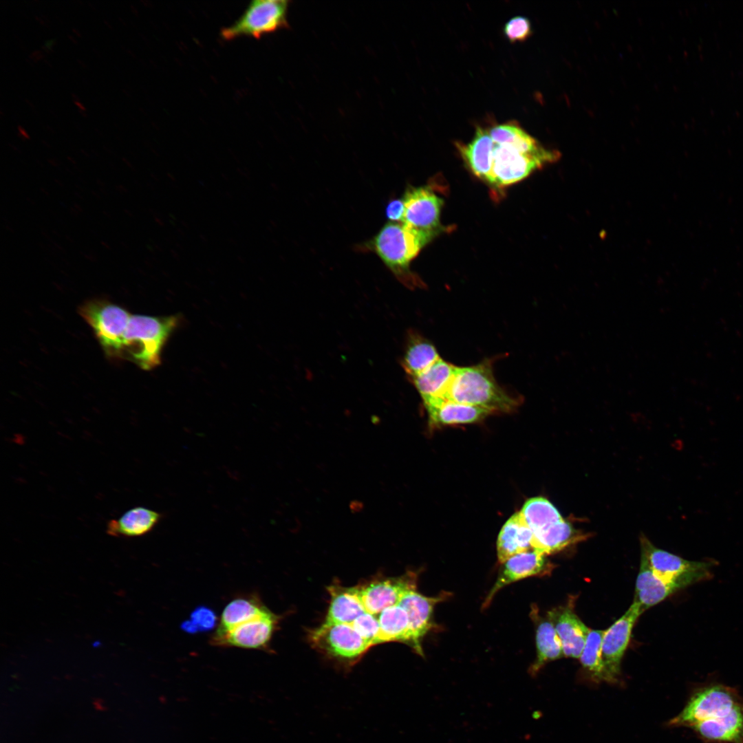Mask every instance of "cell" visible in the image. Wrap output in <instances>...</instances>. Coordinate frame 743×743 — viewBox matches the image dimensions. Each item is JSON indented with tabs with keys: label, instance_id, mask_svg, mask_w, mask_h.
<instances>
[{
	"label": "cell",
	"instance_id": "1",
	"mask_svg": "<svg viewBox=\"0 0 743 743\" xmlns=\"http://www.w3.org/2000/svg\"><path fill=\"white\" fill-rule=\"evenodd\" d=\"M79 314L92 328L105 354L149 370L160 363L163 347L177 325L175 316L133 314L105 299H91Z\"/></svg>",
	"mask_w": 743,
	"mask_h": 743
},
{
	"label": "cell",
	"instance_id": "2",
	"mask_svg": "<svg viewBox=\"0 0 743 743\" xmlns=\"http://www.w3.org/2000/svg\"><path fill=\"white\" fill-rule=\"evenodd\" d=\"M444 399L479 407L493 413L511 412L519 400L501 387L495 378L492 362L486 359L467 367H456Z\"/></svg>",
	"mask_w": 743,
	"mask_h": 743
},
{
	"label": "cell",
	"instance_id": "3",
	"mask_svg": "<svg viewBox=\"0 0 743 743\" xmlns=\"http://www.w3.org/2000/svg\"><path fill=\"white\" fill-rule=\"evenodd\" d=\"M374 252L394 275L408 287L422 286L410 271L409 263L426 244L411 228L400 222H388L374 238Z\"/></svg>",
	"mask_w": 743,
	"mask_h": 743
},
{
	"label": "cell",
	"instance_id": "4",
	"mask_svg": "<svg viewBox=\"0 0 743 743\" xmlns=\"http://www.w3.org/2000/svg\"><path fill=\"white\" fill-rule=\"evenodd\" d=\"M641 558L658 577L682 589L712 576L711 561L685 559L654 546L644 535L640 538Z\"/></svg>",
	"mask_w": 743,
	"mask_h": 743
},
{
	"label": "cell",
	"instance_id": "5",
	"mask_svg": "<svg viewBox=\"0 0 743 743\" xmlns=\"http://www.w3.org/2000/svg\"><path fill=\"white\" fill-rule=\"evenodd\" d=\"M288 3L285 0L252 1L234 23L222 29L220 36L226 41L240 36L259 39L284 28L288 25Z\"/></svg>",
	"mask_w": 743,
	"mask_h": 743
},
{
	"label": "cell",
	"instance_id": "6",
	"mask_svg": "<svg viewBox=\"0 0 743 743\" xmlns=\"http://www.w3.org/2000/svg\"><path fill=\"white\" fill-rule=\"evenodd\" d=\"M402 199L405 213L402 223L415 231L427 244L441 230L440 216L443 200L429 187L411 188Z\"/></svg>",
	"mask_w": 743,
	"mask_h": 743
},
{
	"label": "cell",
	"instance_id": "7",
	"mask_svg": "<svg viewBox=\"0 0 743 743\" xmlns=\"http://www.w3.org/2000/svg\"><path fill=\"white\" fill-rule=\"evenodd\" d=\"M558 158L523 153L509 144H495L492 169L488 182L497 186L513 184Z\"/></svg>",
	"mask_w": 743,
	"mask_h": 743
},
{
	"label": "cell",
	"instance_id": "8",
	"mask_svg": "<svg viewBox=\"0 0 743 743\" xmlns=\"http://www.w3.org/2000/svg\"><path fill=\"white\" fill-rule=\"evenodd\" d=\"M315 647L343 663L352 664L371 647L350 624L325 623L310 633Z\"/></svg>",
	"mask_w": 743,
	"mask_h": 743
},
{
	"label": "cell",
	"instance_id": "9",
	"mask_svg": "<svg viewBox=\"0 0 743 743\" xmlns=\"http://www.w3.org/2000/svg\"><path fill=\"white\" fill-rule=\"evenodd\" d=\"M737 704L732 689L720 685L709 687L696 693L671 724L693 726L702 721L724 715Z\"/></svg>",
	"mask_w": 743,
	"mask_h": 743
},
{
	"label": "cell",
	"instance_id": "10",
	"mask_svg": "<svg viewBox=\"0 0 743 743\" xmlns=\"http://www.w3.org/2000/svg\"><path fill=\"white\" fill-rule=\"evenodd\" d=\"M278 622L268 608L259 615L224 632H215L211 643L219 647L263 649L270 643Z\"/></svg>",
	"mask_w": 743,
	"mask_h": 743
},
{
	"label": "cell",
	"instance_id": "11",
	"mask_svg": "<svg viewBox=\"0 0 743 743\" xmlns=\"http://www.w3.org/2000/svg\"><path fill=\"white\" fill-rule=\"evenodd\" d=\"M642 613L640 606L633 602L627 612L605 629L601 646L602 659L611 682L620 672L621 660L628 646L633 627Z\"/></svg>",
	"mask_w": 743,
	"mask_h": 743
},
{
	"label": "cell",
	"instance_id": "12",
	"mask_svg": "<svg viewBox=\"0 0 743 743\" xmlns=\"http://www.w3.org/2000/svg\"><path fill=\"white\" fill-rule=\"evenodd\" d=\"M417 576L409 572L395 578L378 579L358 588L367 612L379 614L385 608L398 604L402 596L416 588Z\"/></svg>",
	"mask_w": 743,
	"mask_h": 743
},
{
	"label": "cell",
	"instance_id": "13",
	"mask_svg": "<svg viewBox=\"0 0 743 743\" xmlns=\"http://www.w3.org/2000/svg\"><path fill=\"white\" fill-rule=\"evenodd\" d=\"M497 581L489 592L483 604L486 607L495 594L504 586L533 576H541L550 573L552 567L546 556L535 550H530L515 554L504 563Z\"/></svg>",
	"mask_w": 743,
	"mask_h": 743
},
{
	"label": "cell",
	"instance_id": "14",
	"mask_svg": "<svg viewBox=\"0 0 743 743\" xmlns=\"http://www.w3.org/2000/svg\"><path fill=\"white\" fill-rule=\"evenodd\" d=\"M443 595L428 597L414 590L407 592L398 603L409 617L410 646L420 655L423 654L420 640L434 627L432 621L433 608L444 599Z\"/></svg>",
	"mask_w": 743,
	"mask_h": 743
},
{
	"label": "cell",
	"instance_id": "15",
	"mask_svg": "<svg viewBox=\"0 0 743 743\" xmlns=\"http://www.w3.org/2000/svg\"><path fill=\"white\" fill-rule=\"evenodd\" d=\"M561 642L563 656L579 658L590 629L567 607L549 613Z\"/></svg>",
	"mask_w": 743,
	"mask_h": 743
},
{
	"label": "cell",
	"instance_id": "16",
	"mask_svg": "<svg viewBox=\"0 0 743 743\" xmlns=\"http://www.w3.org/2000/svg\"><path fill=\"white\" fill-rule=\"evenodd\" d=\"M424 405L430 423L433 425L473 423L493 413L486 409L442 398L431 400Z\"/></svg>",
	"mask_w": 743,
	"mask_h": 743
},
{
	"label": "cell",
	"instance_id": "17",
	"mask_svg": "<svg viewBox=\"0 0 743 743\" xmlns=\"http://www.w3.org/2000/svg\"><path fill=\"white\" fill-rule=\"evenodd\" d=\"M455 145L474 175L488 182L495 147L489 131L478 126L471 142L467 144L456 142Z\"/></svg>",
	"mask_w": 743,
	"mask_h": 743
},
{
	"label": "cell",
	"instance_id": "18",
	"mask_svg": "<svg viewBox=\"0 0 743 743\" xmlns=\"http://www.w3.org/2000/svg\"><path fill=\"white\" fill-rule=\"evenodd\" d=\"M532 537V530L519 512L515 513L504 524L497 538V552L499 562L504 563L515 554L533 550Z\"/></svg>",
	"mask_w": 743,
	"mask_h": 743
},
{
	"label": "cell",
	"instance_id": "19",
	"mask_svg": "<svg viewBox=\"0 0 743 743\" xmlns=\"http://www.w3.org/2000/svg\"><path fill=\"white\" fill-rule=\"evenodd\" d=\"M455 369L456 366L440 358L424 372L410 379L423 403L435 399H444Z\"/></svg>",
	"mask_w": 743,
	"mask_h": 743
},
{
	"label": "cell",
	"instance_id": "20",
	"mask_svg": "<svg viewBox=\"0 0 743 743\" xmlns=\"http://www.w3.org/2000/svg\"><path fill=\"white\" fill-rule=\"evenodd\" d=\"M161 513L144 506L133 507L119 518L111 519L106 532L114 537H135L151 532L162 519Z\"/></svg>",
	"mask_w": 743,
	"mask_h": 743
},
{
	"label": "cell",
	"instance_id": "21",
	"mask_svg": "<svg viewBox=\"0 0 743 743\" xmlns=\"http://www.w3.org/2000/svg\"><path fill=\"white\" fill-rule=\"evenodd\" d=\"M678 590L680 589L676 584L655 575L646 561L641 558L633 602L640 606L642 612L663 601Z\"/></svg>",
	"mask_w": 743,
	"mask_h": 743
},
{
	"label": "cell",
	"instance_id": "22",
	"mask_svg": "<svg viewBox=\"0 0 743 743\" xmlns=\"http://www.w3.org/2000/svg\"><path fill=\"white\" fill-rule=\"evenodd\" d=\"M331 596L325 623L351 624L366 612L358 588H344L334 585L328 588Z\"/></svg>",
	"mask_w": 743,
	"mask_h": 743
},
{
	"label": "cell",
	"instance_id": "23",
	"mask_svg": "<svg viewBox=\"0 0 743 743\" xmlns=\"http://www.w3.org/2000/svg\"><path fill=\"white\" fill-rule=\"evenodd\" d=\"M692 727L709 740L739 741L743 737V709L738 704L729 713L702 721Z\"/></svg>",
	"mask_w": 743,
	"mask_h": 743
},
{
	"label": "cell",
	"instance_id": "24",
	"mask_svg": "<svg viewBox=\"0 0 743 743\" xmlns=\"http://www.w3.org/2000/svg\"><path fill=\"white\" fill-rule=\"evenodd\" d=\"M584 539V535L563 519L533 533L532 547L546 556Z\"/></svg>",
	"mask_w": 743,
	"mask_h": 743
},
{
	"label": "cell",
	"instance_id": "25",
	"mask_svg": "<svg viewBox=\"0 0 743 743\" xmlns=\"http://www.w3.org/2000/svg\"><path fill=\"white\" fill-rule=\"evenodd\" d=\"M440 358L435 345L416 332H411L402 360V367L409 379L429 368Z\"/></svg>",
	"mask_w": 743,
	"mask_h": 743
},
{
	"label": "cell",
	"instance_id": "26",
	"mask_svg": "<svg viewBox=\"0 0 743 743\" xmlns=\"http://www.w3.org/2000/svg\"><path fill=\"white\" fill-rule=\"evenodd\" d=\"M537 657L528 669V673L535 676L548 662L561 658L563 656L560 638L552 620L539 619L536 629Z\"/></svg>",
	"mask_w": 743,
	"mask_h": 743
},
{
	"label": "cell",
	"instance_id": "27",
	"mask_svg": "<svg viewBox=\"0 0 743 743\" xmlns=\"http://www.w3.org/2000/svg\"><path fill=\"white\" fill-rule=\"evenodd\" d=\"M266 609L267 607L257 596L237 597L225 606L215 632L220 633L229 630L259 615Z\"/></svg>",
	"mask_w": 743,
	"mask_h": 743
},
{
	"label": "cell",
	"instance_id": "28",
	"mask_svg": "<svg viewBox=\"0 0 743 743\" xmlns=\"http://www.w3.org/2000/svg\"><path fill=\"white\" fill-rule=\"evenodd\" d=\"M380 634L378 644L389 641H399L410 645L409 617L406 611L398 604L383 610L378 617Z\"/></svg>",
	"mask_w": 743,
	"mask_h": 743
},
{
	"label": "cell",
	"instance_id": "29",
	"mask_svg": "<svg viewBox=\"0 0 743 743\" xmlns=\"http://www.w3.org/2000/svg\"><path fill=\"white\" fill-rule=\"evenodd\" d=\"M519 513L532 533L563 519L555 506L542 497H535L527 500Z\"/></svg>",
	"mask_w": 743,
	"mask_h": 743
},
{
	"label": "cell",
	"instance_id": "30",
	"mask_svg": "<svg viewBox=\"0 0 743 743\" xmlns=\"http://www.w3.org/2000/svg\"><path fill=\"white\" fill-rule=\"evenodd\" d=\"M605 632V630L590 629L579 659L593 677L611 682L602 659L601 646Z\"/></svg>",
	"mask_w": 743,
	"mask_h": 743
},
{
	"label": "cell",
	"instance_id": "31",
	"mask_svg": "<svg viewBox=\"0 0 743 743\" xmlns=\"http://www.w3.org/2000/svg\"><path fill=\"white\" fill-rule=\"evenodd\" d=\"M350 625L372 646L378 644L380 624L376 615L365 612L356 618Z\"/></svg>",
	"mask_w": 743,
	"mask_h": 743
},
{
	"label": "cell",
	"instance_id": "32",
	"mask_svg": "<svg viewBox=\"0 0 743 743\" xmlns=\"http://www.w3.org/2000/svg\"><path fill=\"white\" fill-rule=\"evenodd\" d=\"M506 38L511 43L522 42L532 34L530 20L523 16H516L510 19L503 28Z\"/></svg>",
	"mask_w": 743,
	"mask_h": 743
},
{
	"label": "cell",
	"instance_id": "33",
	"mask_svg": "<svg viewBox=\"0 0 743 743\" xmlns=\"http://www.w3.org/2000/svg\"><path fill=\"white\" fill-rule=\"evenodd\" d=\"M405 213L403 199H394L390 201L386 207L387 217L391 222L402 223Z\"/></svg>",
	"mask_w": 743,
	"mask_h": 743
},
{
	"label": "cell",
	"instance_id": "34",
	"mask_svg": "<svg viewBox=\"0 0 743 743\" xmlns=\"http://www.w3.org/2000/svg\"><path fill=\"white\" fill-rule=\"evenodd\" d=\"M28 58L33 62H38L45 58V54L41 50H35L29 54Z\"/></svg>",
	"mask_w": 743,
	"mask_h": 743
},
{
	"label": "cell",
	"instance_id": "35",
	"mask_svg": "<svg viewBox=\"0 0 743 743\" xmlns=\"http://www.w3.org/2000/svg\"><path fill=\"white\" fill-rule=\"evenodd\" d=\"M55 43H56V39H50V40H47V41H45V43H44V45H45V46H46V47H47L48 49H50V50L52 51V52H54V50H53V46H54V45H55Z\"/></svg>",
	"mask_w": 743,
	"mask_h": 743
},
{
	"label": "cell",
	"instance_id": "36",
	"mask_svg": "<svg viewBox=\"0 0 743 743\" xmlns=\"http://www.w3.org/2000/svg\"><path fill=\"white\" fill-rule=\"evenodd\" d=\"M17 129H18L19 133L20 134H21L23 136H24L26 139L30 138V137H29L28 134L27 133V132L25 131V130L21 125H17Z\"/></svg>",
	"mask_w": 743,
	"mask_h": 743
},
{
	"label": "cell",
	"instance_id": "37",
	"mask_svg": "<svg viewBox=\"0 0 743 743\" xmlns=\"http://www.w3.org/2000/svg\"><path fill=\"white\" fill-rule=\"evenodd\" d=\"M34 18H35V19H36V20L37 21H39V23H41V25H44V26H45V27H47V28H48V27H49V25H48V24H47V23H46V22H45V21H44V20H43V19H42V18L41 17H39V16H36V15H35V16H34Z\"/></svg>",
	"mask_w": 743,
	"mask_h": 743
},
{
	"label": "cell",
	"instance_id": "38",
	"mask_svg": "<svg viewBox=\"0 0 743 743\" xmlns=\"http://www.w3.org/2000/svg\"><path fill=\"white\" fill-rule=\"evenodd\" d=\"M74 104L78 107V109L86 110V108L79 100H73Z\"/></svg>",
	"mask_w": 743,
	"mask_h": 743
},
{
	"label": "cell",
	"instance_id": "39",
	"mask_svg": "<svg viewBox=\"0 0 743 743\" xmlns=\"http://www.w3.org/2000/svg\"><path fill=\"white\" fill-rule=\"evenodd\" d=\"M41 48L45 53L50 54V53L52 52V51L50 49H48L44 44L41 46Z\"/></svg>",
	"mask_w": 743,
	"mask_h": 743
},
{
	"label": "cell",
	"instance_id": "40",
	"mask_svg": "<svg viewBox=\"0 0 743 743\" xmlns=\"http://www.w3.org/2000/svg\"><path fill=\"white\" fill-rule=\"evenodd\" d=\"M67 37H68V39H69V40H70V41H72V43H74V44H77V43H78V41H77V40H76V39H75V38H74V36H73L72 35H71V34H67Z\"/></svg>",
	"mask_w": 743,
	"mask_h": 743
},
{
	"label": "cell",
	"instance_id": "41",
	"mask_svg": "<svg viewBox=\"0 0 743 743\" xmlns=\"http://www.w3.org/2000/svg\"><path fill=\"white\" fill-rule=\"evenodd\" d=\"M72 32H73L74 33H75V34H76V35H77L78 36H81V34H80V31H79V30H78V29H76V28L75 27H72Z\"/></svg>",
	"mask_w": 743,
	"mask_h": 743
},
{
	"label": "cell",
	"instance_id": "42",
	"mask_svg": "<svg viewBox=\"0 0 743 743\" xmlns=\"http://www.w3.org/2000/svg\"><path fill=\"white\" fill-rule=\"evenodd\" d=\"M25 101L28 105H29V106L33 109V111L35 110L34 105L28 98H25Z\"/></svg>",
	"mask_w": 743,
	"mask_h": 743
},
{
	"label": "cell",
	"instance_id": "43",
	"mask_svg": "<svg viewBox=\"0 0 743 743\" xmlns=\"http://www.w3.org/2000/svg\"><path fill=\"white\" fill-rule=\"evenodd\" d=\"M40 17H41V18H42V19H43V20H44V21H45V22L47 23H50V19H48V17H47V16H46L45 14H41Z\"/></svg>",
	"mask_w": 743,
	"mask_h": 743
},
{
	"label": "cell",
	"instance_id": "44",
	"mask_svg": "<svg viewBox=\"0 0 743 743\" xmlns=\"http://www.w3.org/2000/svg\"><path fill=\"white\" fill-rule=\"evenodd\" d=\"M76 61H77V62L78 63V64H80V65H81V66H82L83 67H85V68H86V67H87V65H85V63H84V62H83V61H81L80 59H79V58H77V59H76Z\"/></svg>",
	"mask_w": 743,
	"mask_h": 743
},
{
	"label": "cell",
	"instance_id": "45",
	"mask_svg": "<svg viewBox=\"0 0 743 743\" xmlns=\"http://www.w3.org/2000/svg\"><path fill=\"white\" fill-rule=\"evenodd\" d=\"M91 49L97 54V56H98L100 57L101 56L100 52L96 48H95L94 47H92Z\"/></svg>",
	"mask_w": 743,
	"mask_h": 743
},
{
	"label": "cell",
	"instance_id": "46",
	"mask_svg": "<svg viewBox=\"0 0 743 743\" xmlns=\"http://www.w3.org/2000/svg\"><path fill=\"white\" fill-rule=\"evenodd\" d=\"M71 96L73 98V100H79V98L76 94L71 93Z\"/></svg>",
	"mask_w": 743,
	"mask_h": 743
},
{
	"label": "cell",
	"instance_id": "47",
	"mask_svg": "<svg viewBox=\"0 0 743 743\" xmlns=\"http://www.w3.org/2000/svg\"><path fill=\"white\" fill-rule=\"evenodd\" d=\"M103 22H104V23H105V25H107V26L108 28H111V29L112 28V25H111V24L110 23V22H109L108 21H107V20H105H105H103Z\"/></svg>",
	"mask_w": 743,
	"mask_h": 743
},
{
	"label": "cell",
	"instance_id": "48",
	"mask_svg": "<svg viewBox=\"0 0 743 743\" xmlns=\"http://www.w3.org/2000/svg\"><path fill=\"white\" fill-rule=\"evenodd\" d=\"M78 112H79V113H80V114H81V115H82V116H83V117H85V118H87V114L85 113V111L84 110L78 109Z\"/></svg>",
	"mask_w": 743,
	"mask_h": 743
},
{
	"label": "cell",
	"instance_id": "49",
	"mask_svg": "<svg viewBox=\"0 0 743 743\" xmlns=\"http://www.w3.org/2000/svg\"><path fill=\"white\" fill-rule=\"evenodd\" d=\"M87 3L93 10H96V8L95 5L93 3H91L90 1H87Z\"/></svg>",
	"mask_w": 743,
	"mask_h": 743
},
{
	"label": "cell",
	"instance_id": "50",
	"mask_svg": "<svg viewBox=\"0 0 743 743\" xmlns=\"http://www.w3.org/2000/svg\"><path fill=\"white\" fill-rule=\"evenodd\" d=\"M118 19L124 25L127 26V23L125 22V21L122 17L118 16Z\"/></svg>",
	"mask_w": 743,
	"mask_h": 743
},
{
	"label": "cell",
	"instance_id": "51",
	"mask_svg": "<svg viewBox=\"0 0 743 743\" xmlns=\"http://www.w3.org/2000/svg\"><path fill=\"white\" fill-rule=\"evenodd\" d=\"M43 61H44V62H45V63H46V64L47 65H49L50 67H52V64H51V63H50V61H48L47 59H46L45 58H44L43 59Z\"/></svg>",
	"mask_w": 743,
	"mask_h": 743
},
{
	"label": "cell",
	"instance_id": "52",
	"mask_svg": "<svg viewBox=\"0 0 743 743\" xmlns=\"http://www.w3.org/2000/svg\"><path fill=\"white\" fill-rule=\"evenodd\" d=\"M121 90H122V92H123V93H124V94H125V95H127V96H130V95L129 94V92H128V91H127V89H126V88H122V89H121Z\"/></svg>",
	"mask_w": 743,
	"mask_h": 743
},
{
	"label": "cell",
	"instance_id": "53",
	"mask_svg": "<svg viewBox=\"0 0 743 743\" xmlns=\"http://www.w3.org/2000/svg\"><path fill=\"white\" fill-rule=\"evenodd\" d=\"M19 47H21V49H22L23 50H25V49H26V48H25V46H24V45H23V43H21V42H19Z\"/></svg>",
	"mask_w": 743,
	"mask_h": 743
},
{
	"label": "cell",
	"instance_id": "54",
	"mask_svg": "<svg viewBox=\"0 0 743 743\" xmlns=\"http://www.w3.org/2000/svg\"><path fill=\"white\" fill-rule=\"evenodd\" d=\"M49 111H50V113H51V114H52V115H54V116H56V117L57 118V115H56V112H54V110H52V109H49Z\"/></svg>",
	"mask_w": 743,
	"mask_h": 743
},
{
	"label": "cell",
	"instance_id": "55",
	"mask_svg": "<svg viewBox=\"0 0 743 743\" xmlns=\"http://www.w3.org/2000/svg\"><path fill=\"white\" fill-rule=\"evenodd\" d=\"M130 8H131V9L132 10V11H133V12H134L135 14H137L136 10V9H135V8H134V7L133 6V5H130Z\"/></svg>",
	"mask_w": 743,
	"mask_h": 743
},
{
	"label": "cell",
	"instance_id": "56",
	"mask_svg": "<svg viewBox=\"0 0 743 743\" xmlns=\"http://www.w3.org/2000/svg\"><path fill=\"white\" fill-rule=\"evenodd\" d=\"M45 127L49 131L54 133V130L52 129V127H50V126L46 125Z\"/></svg>",
	"mask_w": 743,
	"mask_h": 743
},
{
	"label": "cell",
	"instance_id": "57",
	"mask_svg": "<svg viewBox=\"0 0 743 743\" xmlns=\"http://www.w3.org/2000/svg\"><path fill=\"white\" fill-rule=\"evenodd\" d=\"M78 2L79 3H80L81 5H83V4H84V3H83V2L82 1H80V0H78Z\"/></svg>",
	"mask_w": 743,
	"mask_h": 743
},
{
	"label": "cell",
	"instance_id": "58",
	"mask_svg": "<svg viewBox=\"0 0 743 743\" xmlns=\"http://www.w3.org/2000/svg\"><path fill=\"white\" fill-rule=\"evenodd\" d=\"M0 115H1V116H3V111H2V109H0Z\"/></svg>",
	"mask_w": 743,
	"mask_h": 743
},
{
	"label": "cell",
	"instance_id": "59",
	"mask_svg": "<svg viewBox=\"0 0 743 743\" xmlns=\"http://www.w3.org/2000/svg\"><path fill=\"white\" fill-rule=\"evenodd\" d=\"M81 79L84 81L85 83H87V81L83 78H81Z\"/></svg>",
	"mask_w": 743,
	"mask_h": 743
}]
</instances>
